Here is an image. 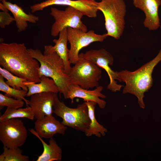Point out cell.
<instances>
[{
  "label": "cell",
  "mask_w": 161,
  "mask_h": 161,
  "mask_svg": "<svg viewBox=\"0 0 161 161\" xmlns=\"http://www.w3.org/2000/svg\"><path fill=\"white\" fill-rule=\"evenodd\" d=\"M0 65L14 75L29 81H40L38 61L31 56L24 43H1Z\"/></svg>",
  "instance_id": "cell-1"
},
{
  "label": "cell",
  "mask_w": 161,
  "mask_h": 161,
  "mask_svg": "<svg viewBox=\"0 0 161 161\" xmlns=\"http://www.w3.org/2000/svg\"><path fill=\"white\" fill-rule=\"evenodd\" d=\"M161 61V47L154 58L133 72L126 70L117 71V80L126 84L123 94L130 93L136 96L140 107L142 109L145 107L143 100L144 93L148 92L153 85V70Z\"/></svg>",
  "instance_id": "cell-2"
},
{
  "label": "cell",
  "mask_w": 161,
  "mask_h": 161,
  "mask_svg": "<svg viewBox=\"0 0 161 161\" xmlns=\"http://www.w3.org/2000/svg\"><path fill=\"white\" fill-rule=\"evenodd\" d=\"M52 46H45L43 53L38 49H28L31 56L39 63L40 78L44 75L53 80L58 86L59 92L66 99L69 85L68 75L65 72L63 60L53 50Z\"/></svg>",
  "instance_id": "cell-3"
},
{
  "label": "cell",
  "mask_w": 161,
  "mask_h": 161,
  "mask_svg": "<svg viewBox=\"0 0 161 161\" xmlns=\"http://www.w3.org/2000/svg\"><path fill=\"white\" fill-rule=\"evenodd\" d=\"M98 9L104 15L107 35L119 39L125 27L127 11L124 0H101L98 2Z\"/></svg>",
  "instance_id": "cell-4"
},
{
  "label": "cell",
  "mask_w": 161,
  "mask_h": 161,
  "mask_svg": "<svg viewBox=\"0 0 161 161\" xmlns=\"http://www.w3.org/2000/svg\"><path fill=\"white\" fill-rule=\"evenodd\" d=\"M53 108V113L62 119L61 123L64 125L84 132L89 128L90 120L85 102L76 108H70L60 101L57 93H55Z\"/></svg>",
  "instance_id": "cell-5"
},
{
  "label": "cell",
  "mask_w": 161,
  "mask_h": 161,
  "mask_svg": "<svg viewBox=\"0 0 161 161\" xmlns=\"http://www.w3.org/2000/svg\"><path fill=\"white\" fill-rule=\"evenodd\" d=\"M100 68L93 62L84 58L83 53L79 54V59L72 67L68 74L69 84L78 85L88 89L99 85L101 78Z\"/></svg>",
  "instance_id": "cell-6"
},
{
  "label": "cell",
  "mask_w": 161,
  "mask_h": 161,
  "mask_svg": "<svg viewBox=\"0 0 161 161\" xmlns=\"http://www.w3.org/2000/svg\"><path fill=\"white\" fill-rule=\"evenodd\" d=\"M50 14L55 20L51 30V35L53 36L58 35L61 30L68 27L87 32L86 26L81 21L83 15L72 7L68 6L64 10L52 7Z\"/></svg>",
  "instance_id": "cell-7"
},
{
  "label": "cell",
  "mask_w": 161,
  "mask_h": 161,
  "mask_svg": "<svg viewBox=\"0 0 161 161\" xmlns=\"http://www.w3.org/2000/svg\"><path fill=\"white\" fill-rule=\"evenodd\" d=\"M68 41L70 48L68 58L71 64H75L79 59V51L83 48L95 42H103L108 36L106 33L97 34L92 30L85 32L81 30L67 28Z\"/></svg>",
  "instance_id": "cell-8"
},
{
  "label": "cell",
  "mask_w": 161,
  "mask_h": 161,
  "mask_svg": "<svg viewBox=\"0 0 161 161\" xmlns=\"http://www.w3.org/2000/svg\"><path fill=\"white\" fill-rule=\"evenodd\" d=\"M27 137V129L21 120L12 118L0 122V140L4 146L20 147L25 143Z\"/></svg>",
  "instance_id": "cell-9"
},
{
  "label": "cell",
  "mask_w": 161,
  "mask_h": 161,
  "mask_svg": "<svg viewBox=\"0 0 161 161\" xmlns=\"http://www.w3.org/2000/svg\"><path fill=\"white\" fill-rule=\"evenodd\" d=\"M84 58L93 62L99 67L104 69L109 77L110 82L108 89L113 92L120 91L123 86L117 84V71L114 72L110 68L114 62V58L112 54L104 48L98 49H91L83 53Z\"/></svg>",
  "instance_id": "cell-10"
},
{
  "label": "cell",
  "mask_w": 161,
  "mask_h": 161,
  "mask_svg": "<svg viewBox=\"0 0 161 161\" xmlns=\"http://www.w3.org/2000/svg\"><path fill=\"white\" fill-rule=\"evenodd\" d=\"M98 4V2L95 0H47L31 6L30 9L33 13L53 5L70 6L79 11L83 15L95 18L99 10Z\"/></svg>",
  "instance_id": "cell-11"
},
{
  "label": "cell",
  "mask_w": 161,
  "mask_h": 161,
  "mask_svg": "<svg viewBox=\"0 0 161 161\" xmlns=\"http://www.w3.org/2000/svg\"><path fill=\"white\" fill-rule=\"evenodd\" d=\"M55 93L44 92L30 96L27 105L31 108L36 120L52 115Z\"/></svg>",
  "instance_id": "cell-12"
},
{
  "label": "cell",
  "mask_w": 161,
  "mask_h": 161,
  "mask_svg": "<svg viewBox=\"0 0 161 161\" xmlns=\"http://www.w3.org/2000/svg\"><path fill=\"white\" fill-rule=\"evenodd\" d=\"M133 4L144 13L143 24L145 27L150 30H155L160 27L158 11L161 0H133Z\"/></svg>",
  "instance_id": "cell-13"
},
{
  "label": "cell",
  "mask_w": 161,
  "mask_h": 161,
  "mask_svg": "<svg viewBox=\"0 0 161 161\" xmlns=\"http://www.w3.org/2000/svg\"><path fill=\"white\" fill-rule=\"evenodd\" d=\"M103 89L102 86H99L94 90H89L78 85L70 84L66 99H70L72 103H73L74 99L76 97L82 98L85 102L94 101L97 104L100 109H103L105 107L106 103L104 100L100 98H105L106 97L101 93Z\"/></svg>",
  "instance_id": "cell-14"
},
{
  "label": "cell",
  "mask_w": 161,
  "mask_h": 161,
  "mask_svg": "<svg viewBox=\"0 0 161 161\" xmlns=\"http://www.w3.org/2000/svg\"><path fill=\"white\" fill-rule=\"evenodd\" d=\"M35 130L42 138L52 137L56 134L64 135L67 127L57 120L52 115L36 120L34 124Z\"/></svg>",
  "instance_id": "cell-15"
},
{
  "label": "cell",
  "mask_w": 161,
  "mask_h": 161,
  "mask_svg": "<svg viewBox=\"0 0 161 161\" xmlns=\"http://www.w3.org/2000/svg\"><path fill=\"white\" fill-rule=\"evenodd\" d=\"M2 2L3 5L13 14L18 32H21L26 29L28 26L27 22L35 23L39 20L38 16L30 13H26L21 7L16 4L6 0Z\"/></svg>",
  "instance_id": "cell-16"
},
{
  "label": "cell",
  "mask_w": 161,
  "mask_h": 161,
  "mask_svg": "<svg viewBox=\"0 0 161 161\" xmlns=\"http://www.w3.org/2000/svg\"><path fill=\"white\" fill-rule=\"evenodd\" d=\"M29 130L32 134L38 138L43 147V151L38 157L36 161H59L61 160L62 150L52 137L50 139L48 144L39 136L34 129L32 128Z\"/></svg>",
  "instance_id": "cell-17"
},
{
  "label": "cell",
  "mask_w": 161,
  "mask_h": 161,
  "mask_svg": "<svg viewBox=\"0 0 161 161\" xmlns=\"http://www.w3.org/2000/svg\"><path fill=\"white\" fill-rule=\"evenodd\" d=\"M58 39L53 40L54 46H52L53 50L63 60L64 65L65 71L68 74L72 67L68 58L69 49L67 47L68 41L67 28L61 30L59 34Z\"/></svg>",
  "instance_id": "cell-18"
},
{
  "label": "cell",
  "mask_w": 161,
  "mask_h": 161,
  "mask_svg": "<svg viewBox=\"0 0 161 161\" xmlns=\"http://www.w3.org/2000/svg\"><path fill=\"white\" fill-rule=\"evenodd\" d=\"M24 83L28 89L27 97L44 92H52L57 93L59 92L58 86L54 80L44 75L41 77V80L39 83L27 81Z\"/></svg>",
  "instance_id": "cell-19"
},
{
  "label": "cell",
  "mask_w": 161,
  "mask_h": 161,
  "mask_svg": "<svg viewBox=\"0 0 161 161\" xmlns=\"http://www.w3.org/2000/svg\"><path fill=\"white\" fill-rule=\"evenodd\" d=\"M85 103L88 108L89 116L90 120L89 128L84 132L85 135L87 137L92 135H95L98 137H100L101 135L104 136L107 132V130L98 123L95 117V111L96 103L92 101H87Z\"/></svg>",
  "instance_id": "cell-20"
},
{
  "label": "cell",
  "mask_w": 161,
  "mask_h": 161,
  "mask_svg": "<svg viewBox=\"0 0 161 161\" xmlns=\"http://www.w3.org/2000/svg\"><path fill=\"white\" fill-rule=\"evenodd\" d=\"M18 118H26L33 120L35 117L31 108L28 105L25 108L17 109L7 107L4 113L0 117V122Z\"/></svg>",
  "instance_id": "cell-21"
},
{
  "label": "cell",
  "mask_w": 161,
  "mask_h": 161,
  "mask_svg": "<svg viewBox=\"0 0 161 161\" xmlns=\"http://www.w3.org/2000/svg\"><path fill=\"white\" fill-rule=\"evenodd\" d=\"M0 75L6 79L5 82L10 86L17 89H22L28 91V88L24 83V82L28 81L26 79L14 75L1 66Z\"/></svg>",
  "instance_id": "cell-22"
},
{
  "label": "cell",
  "mask_w": 161,
  "mask_h": 161,
  "mask_svg": "<svg viewBox=\"0 0 161 161\" xmlns=\"http://www.w3.org/2000/svg\"><path fill=\"white\" fill-rule=\"evenodd\" d=\"M19 147L8 148L3 146V151L0 155V161H29V157L22 154Z\"/></svg>",
  "instance_id": "cell-23"
},
{
  "label": "cell",
  "mask_w": 161,
  "mask_h": 161,
  "mask_svg": "<svg viewBox=\"0 0 161 161\" xmlns=\"http://www.w3.org/2000/svg\"><path fill=\"white\" fill-rule=\"evenodd\" d=\"M0 90L4 92L5 95L17 99L24 100L27 105L28 100L24 97L27 95V91L23 89L18 90L8 85L4 80V78L0 75Z\"/></svg>",
  "instance_id": "cell-24"
},
{
  "label": "cell",
  "mask_w": 161,
  "mask_h": 161,
  "mask_svg": "<svg viewBox=\"0 0 161 161\" xmlns=\"http://www.w3.org/2000/svg\"><path fill=\"white\" fill-rule=\"evenodd\" d=\"M24 100L17 99L0 93V109L4 106L15 109L21 108L24 105Z\"/></svg>",
  "instance_id": "cell-25"
},
{
  "label": "cell",
  "mask_w": 161,
  "mask_h": 161,
  "mask_svg": "<svg viewBox=\"0 0 161 161\" xmlns=\"http://www.w3.org/2000/svg\"><path fill=\"white\" fill-rule=\"evenodd\" d=\"M14 21H15L14 17L11 16L8 12H0V27L1 28H4Z\"/></svg>",
  "instance_id": "cell-26"
},
{
  "label": "cell",
  "mask_w": 161,
  "mask_h": 161,
  "mask_svg": "<svg viewBox=\"0 0 161 161\" xmlns=\"http://www.w3.org/2000/svg\"><path fill=\"white\" fill-rule=\"evenodd\" d=\"M0 8L3 12H8L9 10L3 5L2 3L0 4Z\"/></svg>",
  "instance_id": "cell-27"
},
{
  "label": "cell",
  "mask_w": 161,
  "mask_h": 161,
  "mask_svg": "<svg viewBox=\"0 0 161 161\" xmlns=\"http://www.w3.org/2000/svg\"><path fill=\"white\" fill-rule=\"evenodd\" d=\"M5 0H0V1H5Z\"/></svg>",
  "instance_id": "cell-28"
},
{
  "label": "cell",
  "mask_w": 161,
  "mask_h": 161,
  "mask_svg": "<svg viewBox=\"0 0 161 161\" xmlns=\"http://www.w3.org/2000/svg\"><path fill=\"white\" fill-rule=\"evenodd\" d=\"M160 28L161 29V25H160Z\"/></svg>",
  "instance_id": "cell-29"
}]
</instances>
